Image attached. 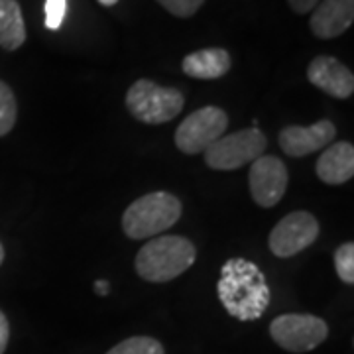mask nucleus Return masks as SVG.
Returning a JSON list of instances; mask_svg holds the SVG:
<instances>
[{
  "mask_svg": "<svg viewBox=\"0 0 354 354\" xmlns=\"http://www.w3.org/2000/svg\"><path fill=\"white\" fill-rule=\"evenodd\" d=\"M158 2L177 18H189L205 4V0H158Z\"/></svg>",
  "mask_w": 354,
  "mask_h": 354,
  "instance_id": "6ab92c4d",
  "label": "nucleus"
},
{
  "mask_svg": "<svg viewBox=\"0 0 354 354\" xmlns=\"http://www.w3.org/2000/svg\"><path fill=\"white\" fill-rule=\"evenodd\" d=\"M8 341H10V325H8L6 315L0 311V354H4Z\"/></svg>",
  "mask_w": 354,
  "mask_h": 354,
  "instance_id": "412c9836",
  "label": "nucleus"
},
{
  "mask_svg": "<svg viewBox=\"0 0 354 354\" xmlns=\"http://www.w3.org/2000/svg\"><path fill=\"white\" fill-rule=\"evenodd\" d=\"M67 12V0H46V28L59 30Z\"/></svg>",
  "mask_w": 354,
  "mask_h": 354,
  "instance_id": "aec40b11",
  "label": "nucleus"
},
{
  "mask_svg": "<svg viewBox=\"0 0 354 354\" xmlns=\"http://www.w3.org/2000/svg\"><path fill=\"white\" fill-rule=\"evenodd\" d=\"M317 177L327 185H341L354 176V146L351 142H335L325 148L317 162Z\"/></svg>",
  "mask_w": 354,
  "mask_h": 354,
  "instance_id": "ddd939ff",
  "label": "nucleus"
},
{
  "mask_svg": "<svg viewBox=\"0 0 354 354\" xmlns=\"http://www.w3.org/2000/svg\"><path fill=\"white\" fill-rule=\"evenodd\" d=\"M2 262H4V246L0 244V266H2Z\"/></svg>",
  "mask_w": 354,
  "mask_h": 354,
  "instance_id": "393cba45",
  "label": "nucleus"
},
{
  "mask_svg": "<svg viewBox=\"0 0 354 354\" xmlns=\"http://www.w3.org/2000/svg\"><path fill=\"white\" fill-rule=\"evenodd\" d=\"M335 268H337V274L339 278L353 286L354 283V244L353 242H346L341 244L335 252Z\"/></svg>",
  "mask_w": 354,
  "mask_h": 354,
  "instance_id": "a211bd4d",
  "label": "nucleus"
},
{
  "mask_svg": "<svg viewBox=\"0 0 354 354\" xmlns=\"http://www.w3.org/2000/svg\"><path fill=\"white\" fill-rule=\"evenodd\" d=\"M99 2H101L102 6H114V4H116L118 0H99Z\"/></svg>",
  "mask_w": 354,
  "mask_h": 354,
  "instance_id": "b1692460",
  "label": "nucleus"
},
{
  "mask_svg": "<svg viewBox=\"0 0 354 354\" xmlns=\"http://www.w3.org/2000/svg\"><path fill=\"white\" fill-rule=\"evenodd\" d=\"M337 138V128L330 120H319L311 127L291 124L279 132V148L290 158H304L330 146Z\"/></svg>",
  "mask_w": 354,
  "mask_h": 354,
  "instance_id": "9d476101",
  "label": "nucleus"
},
{
  "mask_svg": "<svg viewBox=\"0 0 354 354\" xmlns=\"http://www.w3.org/2000/svg\"><path fill=\"white\" fill-rule=\"evenodd\" d=\"M270 335L274 342L288 353H309L315 351L329 337L327 323L307 313H286L276 317L270 325Z\"/></svg>",
  "mask_w": 354,
  "mask_h": 354,
  "instance_id": "423d86ee",
  "label": "nucleus"
},
{
  "mask_svg": "<svg viewBox=\"0 0 354 354\" xmlns=\"http://www.w3.org/2000/svg\"><path fill=\"white\" fill-rule=\"evenodd\" d=\"M354 22V0H323L309 20L319 39H333L344 34Z\"/></svg>",
  "mask_w": 354,
  "mask_h": 354,
  "instance_id": "f8f14e48",
  "label": "nucleus"
},
{
  "mask_svg": "<svg viewBox=\"0 0 354 354\" xmlns=\"http://www.w3.org/2000/svg\"><path fill=\"white\" fill-rule=\"evenodd\" d=\"M288 2H290L291 8H293V12L307 14V12H311L313 8H315L319 0H288Z\"/></svg>",
  "mask_w": 354,
  "mask_h": 354,
  "instance_id": "4be33fe9",
  "label": "nucleus"
},
{
  "mask_svg": "<svg viewBox=\"0 0 354 354\" xmlns=\"http://www.w3.org/2000/svg\"><path fill=\"white\" fill-rule=\"evenodd\" d=\"M319 236V223L307 211H293L283 216L270 232V250L278 258H291L309 248Z\"/></svg>",
  "mask_w": 354,
  "mask_h": 354,
  "instance_id": "6e6552de",
  "label": "nucleus"
},
{
  "mask_svg": "<svg viewBox=\"0 0 354 354\" xmlns=\"http://www.w3.org/2000/svg\"><path fill=\"white\" fill-rule=\"evenodd\" d=\"M228 116L218 106H205L191 113L176 132V146L183 153H201L225 134Z\"/></svg>",
  "mask_w": 354,
  "mask_h": 354,
  "instance_id": "0eeeda50",
  "label": "nucleus"
},
{
  "mask_svg": "<svg viewBox=\"0 0 354 354\" xmlns=\"http://www.w3.org/2000/svg\"><path fill=\"white\" fill-rule=\"evenodd\" d=\"M26 41V24L16 0H0V48L16 51Z\"/></svg>",
  "mask_w": 354,
  "mask_h": 354,
  "instance_id": "2eb2a0df",
  "label": "nucleus"
},
{
  "mask_svg": "<svg viewBox=\"0 0 354 354\" xmlns=\"http://www.w3.org/2000/svg\"><path fill=\"white\" fill-rule=\"evenodd\" d=\"M250 195L260 207H276L288 189V167L276 156H260L250 164Z\"/></svg>",
  "mask_w": 354,
  "mask_h": 354,
  "instance_id": "1a4fd4ad",
  "label": "nucleus"
},
{
  "mask_svg": "<svg viewBox=\"0 0 354 354\" xmlns=\"http://www.w3.org/2000/svg\"><path fill=\"white\" fill-rule=\"evenodd\" d=\"M181 211L183 207L176 195L167 191H153L127 207L122 215V230L132 241L152 239L174 227Z\"/></svg>",
  "mask_w": 354,
  "mask_h": 354,
  "instance_id": "7ed1b4c3",
  "label": "nucleus"
},
{
  "mask_svg": "<svg viewBox=\"0 0 354 354\" xmlns=\"http://www.w3.org/2000/svg\"><path fill=\"white\" fill-rule=\"evenodd\" d=\"M197 250L183 236H158L146 242L136 256V272L152 283L171 281L195 264Z\"/></svg>",
  "mask_w": 354,
  "mask_h": 354,
  "instance_id": "f03ea898",
  "label": "nucleus"
},
{
  "mask_svg": "<svg viewBox=\"0 0 354 354\" xmlns=\"http://www.w3.org/2000/svg\"><path fill=\"white\" fill-rule=\"evenodd\" d=\"M106 354H165L162 342L152 337H130L127 341L118 342Z\"/></svg>",
  "mask_w": 354,
  "mask_h": 354,
  "instance_id": "dca6fc26",
  "label": "nucleus"
},
{
  "mask_svg": "<svg viewBox=\"0 0 354 354\" xmlns=\"http://www.w3.org/2000/svg\"><path fill=\"white\" fill-rule=\"evenodd\" d=\"M268 140L258 128H246L241 132L221 136L205 150V164L211 169L232 171L242 165L252 164L260 156H264Z\"/></svg>",
  "mask_w": 354,
  "mask_h": 354,
  "instance_id": "39448f33",
  "label": "nucleus"
},
{
  "mask_svg": "<svg viewBox=\"0 0 354 354\" xmlns=\"http://www.w3.org/2000/svg\"><path fill=\"white\" fill-rule=\"evenodd\" d=\"M95 291H97L99 295H109L111 283H109L106 279H99V281H95Z\"/></svg>",
  "mask_w": 354,
  "mask_h": 354,
  "instance_id": "5701e85b",
  "label": "nucleus"
},
{
  "mask_svg": "<svg viewBox=\"0 0 354 354\" xmlns=\"http://www.w3.org/2000/svg\"><path fill=\"white\" fill-rule=\"evenodd\" d=\"M18 106L12 88L0 81V136H6L16 124Z\"/></svg>",
  "mask_w": 354,
  "mask_h": 354,
  "instance_id": "f3484780",
  "label": "nucleus"
},
{
  "mask_svg": "<svg viewBox=\"0 0 354 354\" xmlns=\"http://www.w3.org/2000/svg\"><path fill=\"white\" fill-rule=\"evenodd\" d=\"M127 109L144 124H164L183 111L185 97L177 88L156 85L150 79H138L127 93Z\"/></svg>",
  "mask_w": 354,
  "mask_h": 354,
  "instance_id": "20e7f679",
  "label": "nucleus"
},
{
  "mask_svg": "<svg viewBox=\"0 0 354 354\" xmlns=\"http://www.w3.org/2000/svg\"><path fill=\"white\" fill-rule=\"evenodd\" d=\"M232 65V57L223 48H207L189 53L183 59V73L191 79H203V81H213L227 75Z\"/></svg>",
  "mask_w": 354,
  "mask_h": 354,
  "instance_id": "4468645a",
  "label": "nucleus"
},
{
  "mask_svg": "<svg viewBox=\"0 0 354 354\" xmlns=\"http://www.w3.org/2000/svg\"><path fill=\"white\" fill-rule=\"evenodd\" d=\"M216 293L223 307L236 321H258L270 307L272 291L258 266L244 258H230L221 268Z\"/></svg>",
  "mask_w": 354,
  "mask_h": 354,
  "instance_id": "f257e3e1",
  "label": "nucleus"
},
{
  "mask_svg": "<svg viewBox=\"0 0 354 354\" xmlns=\"http://www.w3.org/2000/svg\"><path fill=\"white\" fill-rule=\"evenodd\" d=\"M307 79L335 99H348L354 93L353 71L330 55H317L307 67Z\"/></svg>",
  "mask_w": 354,
  "mask_h": 354,
  "instance_id": "9b49d317",
  "label": "nucleus"
}]
</instances>
